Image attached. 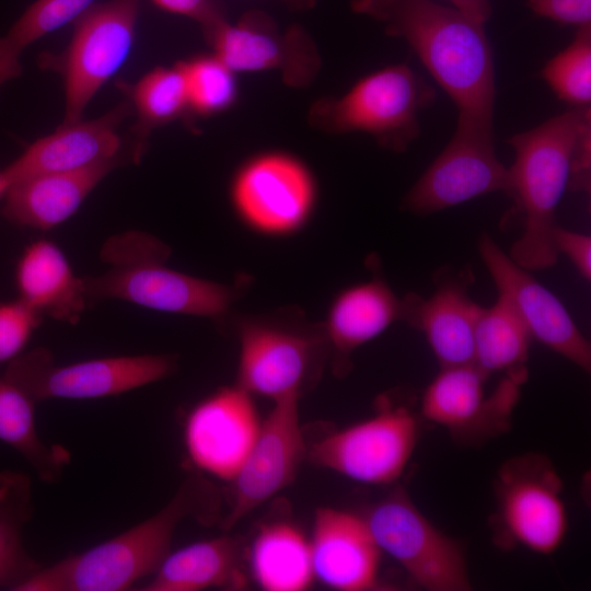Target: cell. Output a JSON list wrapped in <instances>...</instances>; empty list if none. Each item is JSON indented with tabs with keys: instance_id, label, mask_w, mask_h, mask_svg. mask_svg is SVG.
Wrapping results in <instances>:
<instances>
[{
	"instance_id": "obj_2",
	"label": "cell",
	"mask_w": 591,
	"mask_h": 591,
	"mask_svg": "<svg viewBox=\"0 0 591 591\" xmlns=\"http://www.w3.org/2000/svg\"><path fill=\"white\" fill-rule=\"evenodd\" d=\"M212 489L198 476L187 478L155 514L83 553L40 568L16 591H125L153 575L169 555L174 532L187 517L208 521Z\"/></svg>"
},
{
	"instance_id": "obj_41",
	"label": "cell",
	"mask_w": 591,
	"mask_h": 591,
	"mask_svg": "<svg viewBox=\"0 0 591 591\" xmlns=\"http://www.w3.org/2000/svg\"><path fill=\"white\" fill-rule=\"evenodd\" d=\"M10 187L9 178L4 170L0 171V198H3Z\"/></svg>"
},
{
	"instance_id": "obj_12",
	"label": "cell",
	"mask_w": 591,
	"mask_h": 591,
	"mask_svg": "<svg viewBox=\"0 0 591 591\" xmlns=\"http://www.w3.org/2000/svg\"><path fill=\"white\" fill-rule=\"evenodd\" d=\"M508 190L509 171L495 153L493 127L457 120L452 139L406 194L402 208L430 215Z\"/></svg>"
},
{
	"instance_id": "obj_24",
	"label": "cell",
	"mask_w": 591,
	"mask_h": 591,
	"mask_svg": "<svg viewBox=\"0 0 591 591\" xmlns=\"http://www.w3.org/2000/svg\"><path fill=\"white\" fill-rule=\"evenodd\" d=\"M403 320L404 299L379 276L340 293L323 323L337 372L347 368L354 350Z\"/></svg>"
},
{
	"instance_id": "obj_18",
	"label": "cell",
	"mask_w": 591,
	"mask_h": 591,
	"mask_svg": "<svg viewBox=\"0 0 591 591\" xmlns=\"http://www.w3.org/2000/svg\"><path fill=\"white\" fill-rule=\"evenodd\" d=\"M478 252L498 293L510 301L532 338L589 373L590 343L560 300L518 265L487 233L480 235Z\"/></svg>"
},
{
	"instance_id": "obj_8",
	"label": "cell",
	"mask_w": 591,
	"mask_h": 591,
	"mask_svg": "<svg viewBox=\"0 0 591 591\" xmlns=\"http://www.w3.org/2000/svg\"><path fill=\"white\" fill-rule=\"evenodd\" d=\"M175 369L176 358L171 355L119 356L59 366L49 349L38 347L8 362L3 375L37 403L119 395L163 380Z\"/></svg>"
},
{
	"instance_id": "obj_15",
	"label": "cell",
	"mask_w": 591,
	"mask_h": 591,
	"mask_svg": "<svg viewBox=\"0 0 591 591\" xmlns=\"http://www.w3.org/2000/svg\"><path fill=\"white\" fill-rule=\"evenodd\" d=\"M298 399L274 402L260 422L254 443L230 482L232 500L222 522L224 530L232 529L294 479L305 453Z\"/></svg>"
},
{
	"instance_id": "obj_25",
	"label": "cell",
	"mask_w": 591,
	"mask_h": 591,
	"mask_svg": "<svg viewBox=\"0 0 591 591\" xmlns=\"http://www.w3.org/2000/svg\"><path fill=\"white\" fill-rule=\"evenodd\" d=\"M239 543L218 536L169 553L142 591H199L208 588L242 589Z\"/></svg>"
},
{
	"instance_id": "obj_30",
	"label": "cell",
	"mask_w": 591,
	"mask_h": 591,
	"mask_svg": "<svg viewBox=\"0 0 591 591\" xmlns=\"http://www.w3.org/2000/svg\"><path fill=\"white\" fill-rule=\"evenodd\" d=\"M120 86L134 104L138 117L134 128L137 136L134 148L140 160L151 130L188 112L185 74L178 62L172 67H158L135 84Z\"/></svg>"
},
{
	"instance_id": "obj_23",
	"label": "cell",
	"mask_w": 591,
	"mask_h": 591,
	"mask_svg": "<svg viewBox=\"0 0 591 591\" xmlns=\"http://www.w3.org/2000/svg\"><path fill=\"white\" fill-rule=\"evenodd\" d=\"M18 298L42 316L76 324L89 308L83 278L77 277L54 242L37 240L23 251L15 267Z\"/></svg>"
},
{
	"instance_id": "obj_13",
	"label": "cell",
	"mask_w": 591,
	"mask_h": 591,
	"mask_svg": "<svg viewBox=\"0 0 591 591\" xmlns=\"http://www.w3.org/2000/svg\"><path fill=\"white\" fill-rule=\"evenodd\" d=\"M526 368L508 372L489 397L488 378L474 363L441 368L421 398L422 416L447 428L455 438L483 440L508 429Z\"/></svg>"
},
{
	"instance_id": "obj_5",
	"label": "cell",
	"mask_w": 591,
	"mask_h": 591,
	"mask_svg": "<svg viewBox=\"0 0 591 591\" xmlns=\"http://www.w3.org/2000/svg\"><path fill=\"white\" fill-rule=\"evenodd\" d=\"M240 340L237 383L273 402L299 397L329 350L323 323L296 308L235 320Z\"/></svg>"
},
{
	"instance_id": "obj_19",
	"label": "cell",
	"mask_w": 591,
	"mask_h": 591,
	"mask_svg": "<svg viewBox=\"0 0 591 591\" xmlns=\"http://www.w3.org/2000/svg\"><path fill=\"white\" fill-rule=\"evenodd\" d=\"M130 109L121 103L102 117L61 124L53 134L37 139L4 169L10 185L20 179L51 172H71L103 163L134 162L123 151L118 127Z\"/></svg>"
},
{
	"instance_id": "obj_14",
	"label": "cell",
	"mask_w": 591,
	"mask_h": 591,
	"mask_svg": "<svg viewBox=\"0 0 591 591\" xmlns=\"http://www.w3.org/2000/svg\"><path fill=\"white\" fill-rule=\"evenodd\" d=\"M205 37L212 54L235 73L278 71L286 83L304 86L321 67L317 50L303 30L280 31L260 12H248L234 23L224 19Z\"/></svg>"
},
{
	"instance_id": "obj_37",
	"label": "cell",
	"mask_w": 591,
	"mask_h": 591,
	"mask_svg": "<svg viewBox=\"0 0 591 591\" xmlns=\"http://www.w3.org/2000/svg\"><path fill=\"white\" fill-rule=\"evenodd\" d=\"M555 247L565 254L573 264L580 275L590 280L591 278V237L577 233L559 225L553 232Z\"/></svg>"
},
{
	"instance_id": "obj_10",
	"label": "cell",
	"mask_w": 591,
	"mask_h": 591,
	"mask_svg": "<svg viewBox=\"0 0 591 591\" xmlns=\"http://www.w3.org/2000/svg\"><path fill=\"white\" fill-rule=\"evenodd\" d=\"M140 0L93 4L76 20L67 48L46 63L59 71L65 86L62 124L82 119L96 92L119 70L131 50Z\"/></svg>"
},
{
	"instance_id": "obj_40",
	"label": "cell",
	"mask_w": 591,
	"mask_h": 591,
	"mask_svg": "<svg viewBox=\"0 0 591 591\" xmlns=\"http://www.w3.org/2000/svg\"><path fill=\"white\" fill-rule=\"evenodd\" d=\"M279 1L294 9H308L312 7L315 2V0H279Z\"/></svg>"
},
{
	"instance_id": "obj_36",
	"label": "cell",
	"mask_w": 591,
	"mask_h": 591,
	"mask_svg": "<svg viewBox=\"0 0 591 591\" xmlns=\"http://www.w3.org/2000/svg\"><path fill=\"white\" fill-rule=\"evenodd\" d=\"M169 13L182 15L197 22L207 34L227 19L217 0H150Z\"/></svg>"
},
{
	"instance_id": "obj_22",
	"label": "cell",
	"mask_w": 591,
	"mask_h": 591,
	"mask_svg": "<svg viewBox=\"0 0 591 591\" xmlns=\"http://www.w3.org/2000/svg\"><path fill=\"white\" fill-rule=\"evenodd\" d=\"M117 163L33 175L10 185L2 216L14 225L49 230L69 219Z\"/></svg>"
},
{
	"instance_id": "obj_1",
	"label": "cell",
	"mask_w": 591,
	"mask_h": 591,
	"mask_svg": "<svg viewBox=\"0 0 591 591\" xmlns=\"http://www.w3.org/2000/svg\"><path fill=\"white\" fill-rule=\"evenodd\" d=\"M352 9L403 38L449 94L460 121L493 127V51L484 24L434 0H352Z\"/></svg>"
},
{
	"instance_id": "obj_6",
	"label": "cell",
	"mask_w": 591,
	"mask_h": 591,
	"mask_svg": "<svg viewBox=\"0 0 591 591\" xmlns=\"http://www.w3.org/2000/svg\"><path fill=\"white\" fill-rule=\"evenodd\" d=\"M436 100L434 89L405 63L358 80L338 97L315 102L311 124L332 134L366 132L389 150L404 152L419 136V114Z\"/></svg>"
},
{
	"instance_id": "obj_38",
	"label": "cell",
	"mask_w": 591,
	"mask_h": 591,
	"mask_svg": "<svg viewBox=\"0 0 591 591\" xmlns=\"http://www.w3.org/2000/svg\"><path fill=\"white\" fill-rule=\"evenodd\" d=\"M590 140L591 126L581 132L572 152L568 185L571 190H590Z\"/></svg>"
},
{
	"instance_id": "obj_34",
	"label": "cell",
	"mask_w": 591,
	"mask_h": 591,
	"mask_svg": "<svg viewBox=\"0 0 591 591\" xmlns=\"http://www.w3.org/2000/svg\"><path fill=\"white\" fill-rule=\"evenodd\" d=\"M42 321L19 299L0 301V363L10 362L23 352Z\"/></svg>"
},
{
	"instance_id": "obj_7",
	"label": "cell",
	"mask_w": 591,
	"mask_h": 591,
	"mask_svg": "<svg viewBox=\"0 0 591 591\" xmlns=\"http://www.w3.org/2000/svg\"><path fill=\"white\" fill-rule=\"evenodd\" d=\"M561 491L563 482L543 454L526 453L502 464L495 480L498 544L554 553L568 528Z\"/></svg>"
},
{
	"instance_id": "obj_11",
	"label": "cell",
	"mask_w": 591,
	"mask_h": 591,
	"mask_svg": "<svg viewBox=\"0 0 591 591\" xmlns=\"http://www.w3.org/2000/svg\"><path fill=\"white\" fill-rule=\"evenodd\" d=\"M417 439L415 415L384 397L372 417L320 439L308 456L355 482L385 485L403 474Z\"/></svg>"
},
{
	"instance_id": "obj_17",
	"label": "cell",
	"mask_w": 591,
	"mask_h": 591,
	"mask_svg": "<svg viewBox=\"0 0 591 591\" xmlns=\"http://www.w3.org/2000/svg\"><path fill=\"white\" fill-rule=\"evenodd\" d=\"M252 395L239 385L222 387L188 413L183 429L187 457L198 471L231 482L258 433Z\"/></svg>"
},
{
	"instance_id": "obj_26",
	"label": "cell",
	"mask_w": 591,
	"mask_h": 591,
	"mask_svg": "<svg viewBox=\"0 0 591 591\" xmlns=\"http://www.w3.org/2000/svg\"><path fill=\"white\" fill-rule=\"evenodd\" d=\"M248 561L254 580L267 591H303L315 579L309 538L287 521L259 528Z\"/></svg>"
},
{
	"instance_id": "obj_39",
	"label": "cell",
	"mask_w": 591,
	"mask_h": 591,
	"mask_svg": "<svg viewBox=\"0 0 591 591\" xmlns=\"http://www.w3.org/2000/svg\"><path fill=\"white\" fill-rule=\"evenodd\" d=\"M453 8L485 24L491 14L489 0H448Z\"/></svg>"
},
{
	"instance_id": "obj_3",
	"label": "cell",
	"mask_w": 591,
	"mask_h": 591,
	"mask_svg": "<svg viewBox=\"0 0 591 591\" xmlns=\"http://www.w3.org/2000/svg\"><path fill=\"white\" fill-rule=\"evenodd\" d=\"M590 113L589 106H575L508 140L514 150L508 195L523 229L509 256L529 271L547 269L558 259L553 240L555 213L569 185L577 140L591 126Z\"/></svg>"
},
{
	"instance_id": "obj_28",
	"label": "cell",
	"mask_w": 591,
	"mask_h": 591,
	"mask_svg": "<svg viewBox=\"0 0 591 591\" xmlns=\"http://www.w3.org/2000/svg\"><path fill=\"white\" fill-rule=\"evenodd\" d=\"M33 510L30 477L16 471L0 472V589L15 591L42 568L23 544V529Z\"/></svg>"
},
{
	"instance_id": "obj_35",
	"label": "cell",
	"mask_w": 591,
	"mask_h": 591,
	"mask_svg": "<svg viewBox=\"0 0 591 591\" xmlns=\"http://www.w3.org/2000/svg\"><path fill=\"white\" fill-rule=\"evenodd\" d=\"M528 7L534 14L563 25H591V0H528Z\"/></svg>"
},
{
	"instance_id": "obj_9",
	"label": "cell",
	"mask_w": 591,
	"mask_h": 591,
	"mask_svg": "<svg viewBox=\"0 0 591 591\" xmlns=\"http://www.w3.org/2000/svg\"><path fill=\"white\" fill-rule=\"evenodd\" d=\"M363 518L381 552L397 561L421 588L471 589L463 546L432 524L404 489L378 501Z\"/></svg>"
},
{
	"instance_id": "obj_21",
	"label": "cell",
	"mask_w": 591,
	"mask_h": 591,
	"mask_svg": "<svg viewBox=\"0 0 591 591\" xmlns=\"http://www.w3.org/2000/svg\"><path fill=\"white\" fill-rule=\"evenodd\" d=\"M464 278H440L428 299L414 293L403 298V321L425 334L441 368L474 361V333L482 306L470 298Z\"/></svg>"
},
{
	"instance_id": "obj_20",
	"label": "cell",
	"mask_w": 591,
	"mask_h": 591,
	"mask_svg": "<svg viewBox=\"0 0 591 591\" xmlns=\"http://www.w3.org/2000/svg\"><path fill=\"white\" fill-rule=\"evenodd\" d=\"M314 577L339 591L378 590L381 549L363 517L329 507L315 511L309 538Z\"/></svg>"
},
{
	"instance_id": "obj_31",
	"label": "cell",
	"mask_w": 591,
	"mask_h": 591,
	"mask_svg": "<svg viewBox=\"0 0 591 591\" xmlns=\"http://www.w3.org/2000/svg\"><path fill=\"white\" fill-rule=\"evenodd\" d=\"M94 0H36L0 37V88L22 72L20 57L37 39L76 21Z\"/></svg>"
},
{
	"instance_id": "obj_32",
	"label": "cell",
	"mask_w": 591,
	"mask_h": 591,
	"mask_svg": "<svg viewBox=\"0 0 591 591\" xmlns=\"http://www.w3.org/2000/svg\"><path fill=\"white\" fill-rule=\"evenodd\" d=\"M187 86L188 112L211 116L224 112L235 102V72L215 54L197 56L181 62Z\"/></svg>"
},
{
	"instance_id": "obj_27",
	"label": "cell",
	"mask_w": 591,
	"mask_h": 591,
	"mask_svg": "<svg viewBox=\"0 0 591 591\" xmlns=\"http://www.w3.org/2000/svg\"><path fill=\"white\" fill-rule=\"evenodd\" d=\"M35 402L0 376V440L14 449L45 483L57 482L71 461L67 448L47 444L39 437L34 415Z\"/></svg>"
},
{
	"instance_id": "obj_29",
	"label": "cell",
	"mask_w": 591,
	"mask_h": 591,
	"mask_svg": "<svg viewBox=\"0 0 591 591\" xmlns=\"http://www.w3.org/2000/svg\"><path fill=\"white\" fill-rule=\"evenodd\" d=\"M532 336L510 301L498 293L490 308H483L474 333L473 363L489 375L496 371L526 368Z\"/></svg>"
},
{
	"instance_id": "obj_16",
	"label": "cell",
	"mask_w": 591,
	"mask_h": 591,
	"mask_svg": "<svg viewBox=\"0 0 591 591\" xmlns=\"http://www.w3.org/2000/svg\"><path fill=\"white\" fill-rule=\"evenodd\" d=\"M231 196L237 212L263 232L285 233L310 213L315 187L309 170L282 152L258 154L236 173Z\"/></svg>"
},
{
	"instance_id": "obj_33",
	"label": "cell",
	"mask_w": 591,
	"mask_h": 591,
	"mask_svg": "<svg viewBox=\"0 0 591 591\" xmlns=\"http://www.w3.org/2000/svg\"><path fill=\"white\" fill-rule=\"evenodd\" d=\"M542 77L557 96L573 106L591 101V27L578 28L572 42L544 67Z\"/></svg>"
},
{
	"instance_id": "obj_4",
	"label": "cell",
	"mask_w": 591,
	"mask_h": 591,
	"mask_svg": "<svg viewBox=\"0 0 591 591\" xmlns=\"http://www.w3.org/2000/svg\"><path fill=\"white\" fill-rule=\"evenodd\" d=\"M171 248L140 231L111 236L100 257L108 270L83 278L88 306L108 299L176 314L223 320L245 283L221 285L169 268Z\"/></svg>"
}]
</instances>
